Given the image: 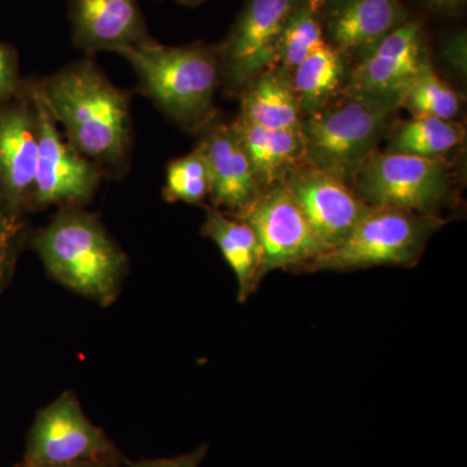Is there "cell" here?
<instances>
[{"mask_svg":"<svg viewBox=\"0 0 467 467\" xmlns=\"http://www.w3.org/2000/svg\"><path fill=\"white\" fill-rule=\"evenodd\" d=\"M398 101L342 94L304 117V164L352 183L361 165L389 130Z\"/></svg>","mask_w":467,"mask_h":467,"instance_id":"obj_4","label":"cell"},{"mask_svg":"<svg viewBox=\"0 0 467 467\" xmlns=\"http://www.w3.org/2000/svg\"><path fill=\"white\" fill-rule=\"evenodd\" d=\"M124 459L106 432L85 416L75 393L60 398L36 413L23 460L16 467H48L82 461Z\"/></svg>","mask_w":467,"mask_h":467,"instance_id":"obj_7","label":"cell"},{"mask_svg":"<svg viewBox=\"0 0 467 467\" xmlns=\"http://www.w3.org/2000/svg\"><path fill=\"white\" fill-rule=\"evenodd\" d=\"M447 221L395 208H371L348 238L301 267V272H352L416 265L427 243Z\"/></svg>","mask_w":467,"mask_h":467,"instance_id":"obj_5","label":"cell"},{"mask_svg":"<svg viewBox=\"0 0 467 467\" xmlns=\"http://www.w3.org/2000/svg\"><path fill=\"white\" fill-rule=\"evenodd\" d=\"M117 54L133 67L142 94L187 133H204L216 122L218 45L171 47L152 39Z\"/></svg>","mask_w":467,"mask_h":467,"instance_id":"obj_2","label":"cell"},{"mask_svg":"<svg viewBox=\"0 0 467 467\" xmlns=\"http://www.w3.org/2000/svg\"><path fill=\"white\" fill-rule=\"evenodd\" d=\"M318 14L325 41L350 67L410 18L401 0H318Z\"/></svg>","mask_w":467,"mask_h":467,"instance_id":"obj_14","label":"cell"},{"mask_svg":"<svg viewBox=\"0 0 467 467\" xmlns=\"http://www.w3.org/2000/svg\"><path fill=\"white\" fill-rule=\"evenodd\" d=\"M73 43L88 57L152 41L138 0H67Z\"/></svg>","mask_w":467,"mask_h":467,"instance_id":"obj_15","label":"cell"},{"mask_svg":"<svg viewBox=\"0 0 467 467\" xmlns=\"http://www.w3.org/2000/svg\"><path fill=\"white\" fill-rule=\"evenodd\" d=\"M432 67L425 27L409 18L358 64L350 67L343 94L398 101Z\"/></svg>","mask_w":467,"mask_h":467,"instance_id":"obj_11","label":"cell"},{"mask_svg":"<svg viewBox=\"0 0 467 467\" xmlns=\"http://www.w3.org/2000/svg\"><path fill=\"white\" fill-rule=\"evenodd\" d=\"M350 187L370 207L422 214H438L454 198L453 183L444 160L387 150L371 153Z\"/></svg>","mask_w":467,"mask_h":467,"instance_id":"obj_6","label":"cell"},{"mask_svg":"<svg viewBox=\"0 0 467 467\" xmlns=\"http://www.w3.org/2000/svg\"><path fill=\"white\" fill-rule=\"evenodd\" d=\"M177 2L187 5V7H196V5H201L202 3H204L205 0H177Z\"/></svg>","mask_w":467,"mask_h":467,"instance_id":"obj_31","label":"cell"},{"mask_svg":"<svg viewBox=\"0 0 467 467\" xmlns=\"http://www.w3.org/2000/svg\"><path fill=\"white\" fill-rule=\"evenodd\" d=\"M202 234L216 243L223 259L232 267L238 284V300L244 303L261 282L263 251L256 235L247 223L238 217H230L213 205L205 211Z\"/></svg>","mask_w":467,"mask_h":467,"instance_id":"obj_17","label":"cell"},{"mask_svg":"<svg viewBox=\"0 0 467 467\" xmlns=\"http://www.w3.org/2000/svg\"><path fill=\"white\" fill-rule=\"evenodd\" d=\"M462 126L435 117L413 116L393 129L387 152L418 156L425 159L444 158L462 143Z\"/></svg>","mask_w":467,"mask_h":467,"instance_id":"obj_21","label":"cell"},{"mask_svg":"<svg viewBox=\"0 0 467 467\" xmlns=\"http://www.w3.org/2000/svg\"><path fill=\"white\" fill-rule=\"evenodd\" d=\"M349 70L348 60L327 42L295 67L290 81L303 119L325 109L343 94Z\"/></svg>","mask_w":467,"mask_h":467,"instance_id":"obj_20","label":"cell"},{"mask_svg":"<svg viewBox=\"0 0 467 467\" xmlns=\"http://www.w3.org/2000/svg\"><path fill=\"white\" fill-rule=\"evenodd\" d=\"M201 146L211 173L212 205L229 213L245 211L263 192L233 124L214 122Z\"/></svg>","mask_w":467,"mask_h":467,"instance_id":"obj_16","label":"cell"},{"mask_svg":"<svg viewBox=\"0 0 467 467\" xmlns=\"http://www.w3.org/2000/svg\"><path fill=\"white\" fill-rule=\"evenodd\" d=\"M326 43L318 14V0H301L279 36L275 63L279 72L291 76L309 55Z\"/></svg>","mask_w":467,"mask_h":467,"instance_id":"obj_22","label":"cell"},{"mask_svg":"<svg viewBox=\"0 0 467 467\" xmlns=\"http://www.w3.org/2000/svg\"><path fill=\"white\" fill-rule=\"evenodd\" d=\"M38 115V161L32 209L82 207L99 189L103 171L58 130L34 81L27 82Z\"/></svg>","mask_w":467,"mask_h":467,"instance_id":"obj_8","label":"cell"},{"mask_svg":"<svg viewBox=\"0 0 467 467\" xmlns=\"http://www.w3.org/2000/svg\"><path fill=\"white\" fill-rule=\"evenodd\" d=\"M128 465L126 459L82 461V462L67 463V465L48 467H124Z\"/></svg>","mask_w":467,"mask_h":467,"instance_id":"obj_30","label":"cell"},{"mask_svg":"<svg viewBox=\"0 0 467 467\" xmlns=\"http://www.w3.org/2000/svg\"><path fill=\"white\" fill-rule=\"evenodd\" d=\"M33 247L64 287L103 306L117 299L126 256L94 214L82 207L61 208L36 234Z\"/></svg>","mask_w":467,"mask_h":467,"instance_id":"obj_3","label":"cell"},{"mask_svg":"<svg viewBox=\"0 0 467 467\" xmlns=\"http://www.w3.org/2000/svg\"><path fill=\"white\" fill-rule=\"evenodd\" d=\"M208 445H201L189 453L171 459L140 460L137 462H128L130 467H201L207 457Z\"/></svg>","mask_w":467,"mask_h":467,"instance_id":"obj_28","label":"cell"},{"mask_svg":"<svg viewBox=\"0 0 467 467\" xmlns=\"http://www.w3.org/2000/svg\"><path fill=\"white\" fill-rule=\"evenodd\" d=\"M401 107L413 116L453 121L459 116L461 99L456 90L436 75L434 67H430L404 92Z\"/></svg>","mask_w":467,"mask_h":467,"instance_id":"obj_24","label":"cell"},{"mask_svg":"<svg viewBox=\"0 0 467 467\" xmlns=\"http://www.w3.org/2000/svg\"><path fill=\"white\" fill-rule=\"evenodd\" d=\"M442 61L456 70L463 78L467 72V36L466 30L461 29L457 32L448 34L442 39L441 46Z\"/></svg>","mask_w":467,"mask_h":467,"instance_id":"obj_27","label":"cell"},{"mask_svg":"<svg viewBox=\"0 0 467 467\" xmlns=\"http://www.w3.org/2000/svg\"><path fill=\"white\" fill-rule=\"evenodd\" d=\"M211 193V173L201 144L168 164L162 195L169 202L202 204Z\"/></svg>","mask_w":467,"mask_h":467,"instance_id":"obj_23","label":"cell"},{"mask_svg":"<svg viewBox=\"0 0 467 467\" xmlns=\"http://www.w3.org/2000/svg\"><path fill=\"white\" fill-rule=\"evenodd\" d=\"M235 217L251 227L260 243L261 281L275 270H300L324 252L282 181L264 189L256 201Z\"/></svg>","mask_w":467,"mask_h":467,"instance_id":"obj_9","label":"cell"},{"mask_svg":"<svg viewBox=\"0 0 467 467\" xmlns=\"http://www.w3.org/2000/svg\"><path fill=\"white\" fill-rule=\"evenodd\" d=\"M34 85L67 142L104 175L126 174L133 149L130 92L113 85L91 57Z\"/></svg>","mask_w":467,"mask_h":467,"instance_id":"obj_1","label":"cell"},{"mask_svg":"<svg viewBox=\"0 0 467 467\" xmlns=\"http://www.w3.org/2000/svg\"><path fill=\"white\" fill-rule=\"evenodd\" d=\"M282 182L308 220L324 252L342 244L373 208L348 183L304 162L290 169Z\"/></svg>","mask_w":467,"mask_h":467,"instance_id":"obj_12","label":"cell"},{"mask_svg":"<svg viewBox=\"0 0 467 467\" xmlns=\"http://www.w3.org/2000/svg\"><path fill=\"white\" fill-rule=\"evenodd\" d=\"M24 85L16 50L8 43L0 42V106L23 90Z\"/></svg>","mask_w":467,"mask_h":467,"instance_id":"obj_26","label":"cell"},{"mask_svg":"<svg viewBox=\"0 0 467 467\" xmlns=\"http://www.w3.org/2000/svg\"><path fill=\"white\" fill-rule=\"evenodd\" d=\"M239 119L270 130L301 129L299 103L290 76L275 67L264 70L243 88Z\"/></svg>","mask_w":467,"mask_h":467,"instance_id":"obj_19","label":"cell"},{"mask_svg":"<svg viewBox=\"0 0 467 467\" xmlns=\"http://www.w3.org/2000/svg\"><path fill=\"white\" fill-rule=\"evenodd\" d=\"M430 14L439 17H454L462 14L467 0H413Z\"/></svg>","mask_w":467,"mask_h":467,"instance_id":"obj_29","label":"cell"},{"mask_svg":"<svg viewBox=\"0 0 467 467\" xmlns=\"http://www.w3.org/2000/svg\"><path fill=\"white\" fill-rule=\"evenodd\" d=\"M301 0H245L225 41L218 45L221 79L242 92L275 63L279 36Z\"/></svg>","mask_w":467,"mask_h":467,"instance_id":"obj_10","label":"cell"},{"mask_svg":"<svg viewBox=\"0 0 467 467\" xmlns=\"http://www.w3.org/2000/svg\"><path fill=\"white\" fill-rule=\"evenodd\" d=\"M38 161V115L32 91L23 90L0 106V196L20 214L32 209Z\"/></svg>","mask_w":467,"mask_h":467,"instance_id":"obj_13","label":"cell"},{"mask_svg":"<svg viewBox=\"0 0 467 467\" xmlns=\"http://www.w3.org/2000/svg\"><path fill=\"white\" fill-rule=\"evenodd\" d=\"M261 189L281 182L290 169L303 162L301 129L270 130L242 119L233 122Z\"/></svg>","mask_w":467,"mask_h":467,"instance_id":"obj_18","label":"cell"},{"mask_svg":"<svg viewBox=\"0 0 467 467\" xmlns=\"http://www.w3.org/2000/svg\"><path fill=\"white\" fill-rule=\"evenodd\" d=\"M20 232L18 214L12 212L0 196V290L14 266Z\"/></svg>","mask_w":467,"mask_h":467,"instance_id":"obj_25","label":"cell"}]
</instances>
